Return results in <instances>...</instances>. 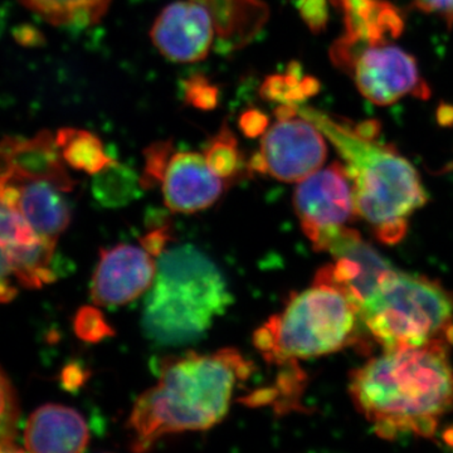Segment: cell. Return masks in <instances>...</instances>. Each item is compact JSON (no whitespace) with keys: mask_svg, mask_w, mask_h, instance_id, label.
Here are the masks:
<instances>
[{"mask_svg":"<svg viewBox=\"0 0 453 453\" xmlns=\"http://www.w3.org/2000/svg\"><path fill=\"white\" fill-rule=\"evenodd\" d=\"M359 315L347 295L333 283L314 279L311 288L291 295L280 314L253 334V345L270 365L335 353L351 342Z\"/></svg>","mask_w":453,"mask_h":453,"instance_id":"cell-5","label":"cell"},{"mask_svg":"<svg viewBox=\"0 0 453 453\" xmlns=\"http://www.w3.org/2000/svg\"><path fill=\"white\" fill-rule=\"evenodd\" d=\"M297 9L312 32L323 31L327 22L326 0H297Z\"/></svg>","mask_w":453,"mask_h":453,"instance_id":"cell-29","label":"cell"},{"mask_svg":"<svg viewBox=\"0 0 453 453\" xmlns=\"http://www.w3.org/2000/svg\"><path fill=\"white\" fill-rule=\"evenodd\" d=\"M203 155L211 172L226 181H231L242 169L238 140L226 124H223L219 133L211 136Z\"/></svg>","mask_w":453,"mask_h":453,"instance_id":"cell-24","label":"cell"},{"mask_svg":"<svg viewBox=\"0 0 453 453\" xmlns=\"http://www.w3.org/2000/svg\"><path fill=\"white\" fill-rule=\"evenodd\" d=\"M294 207L316 251L326 252L357 214L353 184L344 164L334 163L299 181Z\"/></svg>","mask_w":453,"mask_h":453,"instance_id":"cell-8","label":"cell"},{"mask_svg":"<svg viewBox=\"0 0 453 453\" xmlns=\"http://www.w3.org/2000/svg\"><path fill=\"white\" fill-rule=\"evenodd\" d=\"M162 188L170 211L192 214L219 201L226 190V180L211 172L204 155L181 151L173 154Z\"/></svg>","mask_w":453,"mask_h":453,"instance_id":"cell-16","label":"cell"},{"mask_svg":"<svg viewBox=\"0 0 453 453\" xmlns=\"http://www.w3.org/2000/svg\"><path fill=\"white\" fill-rule=\"evenodd\" d=\"M447 340L384 350L351 374L357 410L381 437L434 434L453 407V365Z\"/></svg>","mask_w":453,"mask_h":453,"instance_id":"cell-2","label":"cell"},{"mask_svg":"<svg viewBox=\"0 0 453 453\" xmlns=\"http://www.w3.org/2000/svg\"><path fill=\"white\" fill-rule=\"evenodd\" d=\"M336 149L353 184L357 214L381 242H401L427 196L416 168L393 146L378 142L374 122L351 125L312 107L297 106Z\"/></svg>","mask_w":453,"mask_h":453,"instance_id":"cell-3","label":"cell"},{"mask_svg":"<svg viewBox=\"0 0 453 453\" xmlns=\"http://www.w3.org/2000/svg\"><path fill=\"white\" fill-rule=\"evenodd\" d=\"M342 12L344 33L334 42L330 57L347 55L372 44L389 43L404 31L403 12L388 0H332Z\"/></svg>","mask_w":453,"mask_h":453,"instance_id":"cell-14","label":"cell"},{"mask_svg":"<svg viewBox=\"0 0 453 453\" xmlns=\"http://www.w3.org/2000/svg\"><path fill=\"white\" fill-rule=\"evenodd\" d=\"M333 264L321 268L315 279L333 283L344 292L357 311L371 299L395 267L357 231L345 228L330 244Z\"/></svg>","mask_w":453,"mask_h":453,"instance_id":"cell-10","label":"cell"},{"mask_svg":"<svg viewBox=\"0 0 453 453\" xmlns=\"http://www.w3.org/2000/svg\"><path fill=\"white\" fill-rule=\"evenodd\" d=\"M172 240L169 226H162L151 229L142 238V247L154 257H159Z\"/></svg>","mask_w":453,"mask_h":453,"instance_id":"cell-32","label":"cell"},{"mask_svg":"<svg viewBox=\"0 0 453 453\" xmlns=\"http://www.w3.org/2000/svg\"><path fill=\"white\" fill-rule=\"evenodd\" d=\"M64 193L49 181L0 175V203L19 211L41 237L53 243L71 223V208Z\"/></svg>","mask_w":453,"mask_h":453,"instance_id":"cell-15","label":"cell"},{"mask_svg":"<svg viewBox=\"0 0 453 453\" xmlns=\"http://www.w3.org/2000/svg\"><path fill=\"white\" fill-rule=\"evenodd\" d=\"M172 157V140L151 142L148 148L144 149L145 165L142 177H140L142 189H151V188L162 184L164 174H165Z\"/></svg>","mask_w":453,"mask_h":453,"instance_id":"cell-26","label":"cell"},{"mask_svg":"<svg viewBox=\"0 0 453 453\" xmlns=\"http://www.w3.org/2000/svg\"><path fill=\"white\" fill-rule=\"evenodd\" d=\"M53 26L89 27L105 16L112 0H19Z\"/></svg>","mask_w":453,"mask_h":453,"instance_id":"cell-20","label":"cell"},{"mask_svg":"<svg viewBox=\"0 0 453 453\" xmlns=\"http://www.w3.org/2000/svg\"><path fill=\"white\" fill-rule=\"evenodd\" d=\"M17 280L13 264L9 257L7 250L0 242V303H8L17 295V288L14 286Z\"/></svg>","mask_w":453,"mask_h":453,"instance_id":"cell-30","label":"cell"},{"mask_svg":"<svg viewBox=\"0 0 453 453\" xmlns=\"http://www.w3.org/2000/svg\"><path fill=\"white\" fill-rule=\"evenodd\" d=\"M73 327L76 335L86 342H100L115 333L103 312L92 306H83L79 310Z\"/></svg>","mask_w":453,"mask_h":453,"instance_id":"cell-27","label":"cell"},{"mask_svg":"<svg viewBox=\"0 0 453 453\" xmlns=\"http://www.w3.org/2000/svg\"><path fill=\"white\" fill-rule=\"evenodd\" d=\"M214 35L211 14L196 0H178L166 5L150 31L157 50L177 64H195L207 58Z\"/></svg>","mask_w":453,"mask_h":453,"instance_id":"cell-12","label":"cell"},{"mask_svg":"<svg viewBox=\"0 0 453 453\" xmlns=\"http://www.w3.org/2000/svg\"><path fill=\"white\" fill-rule=\"evenodd\" d=\"M157 261L142 247L116 244L104 249L91 282L92 301L97 306H121L150 290Z\"/></svg>","mask_w":453,"mask_h":453,"instance_id":"cell-11","label":"cell"},{"mask_svg":"<svg viewBox=\"0 0 453 453\" xmlns=\"http://www.w3.org/2000/svg\"><path fill=\"white\" fill-rule=\"evenodd\" d=\"M56 136L42 130L33 138L5 136L0 140V175L22 180H43L71 192L74 180L65 169Z\"/></svg>","mask_w":453,"mask_h":453,"instance_id":"cell-13","label":"cell"},{"mask_svg":"<svg viewBox=\"0 0 453 453\" xmlns=\"http://www.w3.org/2000/svg\"><path fill=\"white\" fill-rule=\"evenodd\" d=\"M184 98L196 109L211 111L219 105V88L203 74H193L184 82Z\"/></svg>","mask_w":453,"mask_h":453,"instance_id":"cell-28","label":"cell"},{"mask_svg":"<svg viewBox=\"0 0 453 453\" xmlns=\"http://www.w3.org/2000/svg\"><path fill=\"white\" fill-rule=\"evenodd\" d=\"M0 242L7 250L20 285L40 288L55 281V271L50 265L56 243L41 237L19 211L3 203H0Z\"/></svg>","mask_w":453,"mask_h":453,"instance_id":"cell-17","label":"cell"},{"mask_svg":"<svg viewBox=\"0 0 453 453\" xmlns=\"http://www.w3.org/2000/svg\"><path fill=\"white\" fill-rule=\"evenodd\" d=\"M324 134L299 112L277 119L261 140V150L253 155L250 170L276 180L295 183L321 168L327 148Z\"/></svg>","mask_w":453,"mask_h":453,"instance_id":"cell-9","label":"cell"},{"mask_svg":"<svg viewBox=\"0 0 453 453\" xmlns=\"http://www.w3.org/2000/svg\"><path fill=\"white\" fill-rule=\"evenodd\" d=\"M319 88L320 83L318 80L303 76L300 65L292 62L288 73L266 77L259 94L265 100L279 103L280 105L300 106L303 101L318 94Z\"/></svg>","mask_w":453,"mask_h":453,"instance_id":"cell-23","label":"cell"},{"mask_svg":"<svg viewBox=\"0 0 453 453\" xmlns=\"http://www.w3.org/2000/svg\"><path fill=\"white\" fill-rule=\"evenodd\" d=\"M252 369L232 348L164 357L157 384L140 395L127 419L131 449L149 451L169 434L219 425L229 412L234 389L251 377Z\"/></svg>","mask_w":453,"mask_h":453,"instance_id":"cell-1","label":"cell"},{"mask_svg":"<svg viewBox=\"0 0 453 453\" xmlns=\"http://www.w3.org/2000/svg\"><path fill=\"white\" fill-rule=\"evenodd\" d=\"M56 142L65 162L71 168L89 175L97 174L115 162L106 154L100 138L91 131L64 127L57 133Z\"/></svg>","mask_w":453,"mask_h":453,"instance_id":"cell-21","label":"cell"},{"mask_svg":"<svg viewBox=\"0 0 453 453\" xmlns=\"http://www.w3.org/2000/svg\"><path fill=\"white\" fill-rule=\"evenodd\" d=\"M270 125L266 113L258 109H249L241 113L238 127L247 138H258L264 135Z\"/></svg>","mask_w":453,"mask_h":453,"instance_id":"cell-31","label":"cell"},{"mask_svg":"<svg viewBox=\"0 0 453 453\" xmlns=\"http://www.w3.org/2000/svg\"><path fill=\"white\" fill-rule=\"evenodd\" d=\"M83 381V372L81 368L77 365H70L65 369L64 372V383L68 386V388H74V387L81 386Z\"/></svg>","mask_w":453,"mask_h":453,"instance_id":"cell-35","label":"cell"},{"mask_svg":"<svg viewBox=\"0 0 453 453\" xmlns=\"http://www.w3.org/2000/svg\"><path fill=\"white\" fill-rule=\"evenodd\" d=\"M19 422V404L16 390L7 374L0 369V451H14Z\"/></svg>","mask_w":453,"mask_h":453,"instance_id":"cell-25","label":"cell"},{"mask_svg":"<svg viewBox=\"0 0 453 453\" xmlns=\"http://www.w3.org/2000/svg\"><path fill=\"white\" fill-rule=\"evenodd\" d=\"M357 315L384 350L413 347L451 335L453 296L440 283L395 268Z\"/></svg>","mask_w":453,"mask_h":453,"instance_id":"cell-6","label":"cell"},{"mask_svg":"<svg viewBox=\"0 0 453 453\" xmlns=\"http://www.w3.org/2000/svg\"><path fill=\"white\" fill-rule=\"evenodd\" d=\"M17 41L27 46H35V44H41L42 35L37 29L32 28V27H22L19 31L14 32Z\"/></svg>","mask_w":453,"mask_h":453,"instance_id":"cell-34","label":"cell"},{"mask_svg":"<svg viewBox=\"0 0 453 453\" xmlns=\"http://www.w3.org/2000/svg\"><path fill=\"white\" fill-rule=\"evenodd\" d=\"M232 303L225 277L207 255L190 244L165 250L142 309V329L162 345L201 339Z\"/></svg>","mask_w":453,"mask_h":453,"instance_id":"cell-4","label":"cell"},{"mask_svg":"<svg viewBox=\"0 0 453 453\" xmlns=\"http://www.w3.org/2000/svg\"><path fill=\"white\" fill-rule=\"evenodd\" d=\"M213 22L219 52L243 49L264 29L270 8L264 0H196Z\"/></svg>","mask_w":453,"mask_h":453,"instance_id":"cell-19","label":"cell"},{"mask_svg":"<svg viewBox=\"0 0 453 453\" xmlns=\"http://www.w3.org/2000/svg\"><path fill=\"white\" fill-rule=\"evenodd\" d=\"M414 5L425 13L434 14L453 26V0H413Z\"/></svg>","mask_w":453,"mask_h":453,"instance_id":"cell-33","label":"cell"},{"mask_svg":"<svg viewBox=\"0 0 453 453\" xmlns=\"http://www.w3.org/2000/svg\"><path fill=\"white\" fill-rule=\"evenodd\" d=\"M94 177V196L105 207L127 204L138 198L142 190H144L135 172L116 160Z\"/></svg>","mask_w":453,"mask_h":453,"instance_id":"cell-22","label":"cell"},{"mask_svg":"<svg viewBox=\"0 0 453 453\" xmlns=\"http://www.w3.org/2000/svg\"><path fill=\"white\" fill-rule=\"evenodd\" d=\"M89 442L88 423L73 408L42 405L27 422V451L74 453L85 451Z\"/></svg>","mask_w":453,"mask_h":453,"instance_id":"cell-18","label":"cell"},{"mask_svg":"<svg viewBox=\"0 0 453 453\" xmlns=\"http://www.w3.org/2000/svg\"><path fill=\"white\" fill-rule=\"evenodd\" d=\"M332 62L350 76L366 100L377 105H390L407 96L428 98L431 95L416 58L395 42L360 47Z\"/></svg>","mask_w":453,"mask_h":453,"instance_id":"cell-7","label":"cell"}]
</instances>
